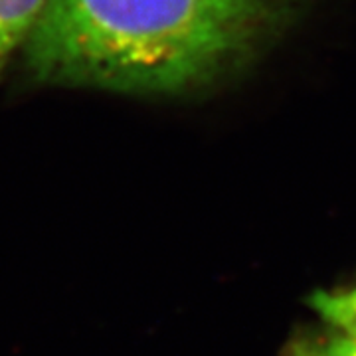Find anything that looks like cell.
<instances>
[{
    "instance_id": "obj_1",
    "label": "cell",
    "mask_w": 356,
    "mask_h": 356,
    "mask_svg": "<svg viewBox=\"0 0 356 356\" xmlns=\"http://www.w3.org/2000/svg\"><path fill=\"white\" fill-rule=\"evenodd\" d=\"M299 0H48L26 40L44 81L177 93L238 70Z\"/></svg>"
},
{
    "instance_id": "obj_3",
    "label": "cell",
    "mask_w": 356,
    "mask_h": 356,
    "mask_svg": "<svg viewBox=\"0 0 356 356\" xmlns=\"http://www.w3.org/2000/svg\"><path fill=\"white\" fill-rule=\"evenodd\" d=\"M48 0H0V72L14 50L26 44Z\"/></svg>"
},
{
    "instance_id": "obj_2",
    "label": "cell",
    "mask_w": 356,
    "mask_h": 356,
    "mask_svg": "<svg viewBox=\"0 0 356 356\" xmlns=\"http://www.w3.org/2000/svg\"><path fill=\"white\" fill-rule=\"evenodd\" d=\"M317 323L287 348V356H356V285L317 291L309 299Z\"/></svg>"
}]
</instances>
